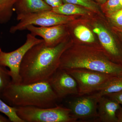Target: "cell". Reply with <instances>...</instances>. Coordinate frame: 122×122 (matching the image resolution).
<instances>
[{"label": "cell", "mask_w": 122, "mask_h": 122, "mask_svg": "<svg viewBox=\"0 0 122 122\" xmlns=\"http://www.w3.org/2000/svg\"><path fill=\"white\" fill-rule=\"evenodd\" d=\"M18 116L25 122H75L68 107L57 106L48 108L16 107Z\"/></svg>", "instance_id": "obj_4"}, {"label": "cell", "mask_w": 122, "mask_h": 122, "mask_svg": "<svg viewBox=\"0 0 122 122\" xmlns=\"http://www.w3.org/2000/svg\"><path fill=\"white\" fill-rule=\"evenodd\" d=\"M17 20L18 23L10 29L11 33L26 30V27L30 25L47 27L68 24L73 20V18L72 16L62 15L50 11L17 15Z\"/></svg>", "instance_id": "obj_5"}, {"label": "cell", "mask_w": 122, "mask_h": 122, "mask_svg": "<svg viewBox=\"0 0 122 122\" xmlns=\"http://www.w3.org/2000/svg\"><path fill=\"white\" fill-rule=\"evenodd\" d=\"M17 0H0V24H7L11 20Z\"/></svg>", "instance_id": "obj_15"}, {"label": "cell", "mask_w": 122, "mask_h": 122, "mask_svg": "<svg viewBox=\"0 0 122 122\" xmlns=\"http://www.w3.org/2000/svg\"><path fill=\"white\" fill-rule=\"evenodd\" d=\"M103 5L104 11L108 15L122 9L120 0H107Z\"/></svg>", "instance_id": "obj_20"}, {"label": "cell", "mask_w": 122, "mask_h": 122, "mask_svg": "<svg viewBox=\"0 0 122 122\" xmlns=\"http://www.w3.org/2000/svg\"><path fill=\"white\" fill-rule=\"evenodd\" d=\"M110 21L118 29L122 28V9L109 15Z\"/></svg>", "instance_id": "obj_21"}, {"label": "cell", "mask_w": 122, "mask_h": 122, "mask_svg": "<svg viewBox=\"0 0 122 122\" xmlns=\"http://www.w3.org/2000/svg\"><path fill=\"white\" fill-rule=\"evenodd\" d=\"M1 98L12 107L41 108L56 106L55 102L59 99L48 81L28 84L11 82Z\"/></svg>", "instance_id": "obj_2"}, {"label": "cell", "mask_w": 122, "mask_h": 122, "mask_svg": "<svg viewBox=\"0 0 122 122\" xmlns=\"http://www.w3.org/2000/svg\"><path fill=\"white\" fill-rule=\"evenodd\" d=\"M69 47L61 56L59 69H85L117 77L122 76V65L112 61L102 51L96 49H69Z\"/></svg>", "instance_id": "obj_3"}, {"label": "cell", "mask_w": 122, "mask_h": 122, "mask_svg": "<svg viewBox=\"0 0 122 122\" xmlns=\"http://www.w3.org/2000/svg\"><path fill=\"white\" fill-rule=\"evenodd\" d=\"M11 121L8 118L5 117L0 114V122H10Z\"/></svg>", "instance_id": "obj_25"}, {"label": "cell", "mask_w": 122, "mask_h": 122, "mask_svg": "<svg viewBox=\"0 0 122 122\" xmlns=\"http://www.w3.org/2000/svg\"><path fill=\"white\" fill-rule=\"evenodd\" d=\"M117 122H122V107H120L116 113Z\"/></svg>", "instance_id": "obj_24"}, {"label": "cell", "mask_w": 122, "mask_h": 122, "mask_svg": "<svg viewBox=\"0 0 122 122\" xmlns=\"http://www.w3.org/2000/svg\"><path fill=\"white\" fill-rule=\"evenodd\" d=\"M65 70L76 80L78 88V96L86 95L100 90L112 78L115 77L105 73L85 69Z\"/></svg>", "instance_id": "obj_7"}, {"label": "cell", "mask_w": 122, "mask_h": 122, "mask_svg": "<svg viewBox=\"0 0 122 122\" xmlns=\"http://www.w3.org/2000/svg\"><path fill=\"white\" fill-rule=\"evenodd\" d=\"M98 99L93 94L78 96L76 98L70 101L68 107L71 111L72 117L77 120L98 118Z\"/></svg>", "instance_id": "obj_8"}, {"label": "cell", "mask_w": 122, "mask_h": 122, "mask_svg": "<svg viewBox=\"0 0 122 122\" xmlns=\"http://www.w3.org/2000/svg\"><path fill=\"white\" fill-rule=\"evenodd\" d=\"M48 81L59 99L68 95H78L76 80L65 70L59 68Z\"/></svg>", "instance_id": "obj_9"}, {"label": "cell", "mask_w": 122, "mask_h": 122, "mask_svg": "<svg viewBox=\"0 0 122 122\" xmlns=\"http://www.w3.org/2000/svg\"><path fill=\"white\" fill-rule=\"evenodd\" d=\"M118 30H120V32H121L122 33V28L118 29Z\"/></svg>", "instance_id": "obj_28"}, {"label": "cell", "mask_w": 122, "mask_h": 122, "mask_svg": "<svg viewBox=\"0 0 122 122\" xmlns=\"http://www.w3.org/2000/svg\"><path fill=\"white\" fill-rule=\"evenodd\" d=\"M11 82L9 70L5 67L0 65V98L6 87Z\"/></svg>", "instance_id": "obj_18"}, {"label": "cell", "mask_w": 122, "mask_h": 122, "mask_svg": "<svg viewBox=\"0 0 122 122\" xmlns=\"http://www.w3.org/2000/svg\"><path fill=\"white\" fill-rule=\"evenodd\" d=\"M69 46L65 41L54 47L46 46L44 41L32 46L21 63L20 83L48 81L59 69L61 56Z\"/></svg>", "instance_id": "obj_1"}, {"label": "cell", "mask_w": 122, "mask_h": 122, "mask_svg": "<svg viewBox=\"0 0 122 122\" xmlns=\"http://www.w3.org/2000/svg\"><path fill=\"white\" fill-rule=\"evenodd\" d=\"M120 107L114 99L106 96L100 97L98 103V118L101 122H117L116 113Z\"/></svg>", "instance_id": "obj_11"}, {"label": "cell", "mask_w": 122, "mask_h": 122, "mask_svg": "<svg viewBox=\"0 0 122 122\" xmlns=\"http://www.w3.org/2000/svg\"><path fill=\"white\" fill-rule=\"evenodd\" d=\"M120 4L122 6V0H120Z\"/></svg>", "instance_id": "obj_29"}, {"label": "cell", "mask_w": 122, "mask_h": 122, "mask_svg": "<svg viewBox=\"0 0 122 122\" xmlns=\"http://www.w3.org/2000/svg\"><path fill=\"white\" fill-rule=\"evenodd\" d=\"M16 107L11 106L0 98V113L4 114L12 122H25L18 116Z\"/></svg>", "instance_id": "obj_16"}, {"label": "cell", "mask_w": 122, "mask_h": 122, "mask_svg": "<svg viewBox=\"0 0 122 122\" xmlns=\"http://www.w3.org/2000/svg\"><path fill=\"white\" fill-rule=\"evenodd\" d=\"M73 32L75 36L81 41L88 43L94 42V37L91 31L84 25L77 26L74 29Z\"/></svg>", "instance_id": "obj_17"}, {"label": "cell", "mask_w": 122, "mask_h": 122, "mask_svg": "<svg viewBox=\"0 0 122 122\" xmlns=\"http://www.w3.org/2000/svg\"><path fill=\"white\" fill-rule=\"evenodd\" d=\"M122 90V76L114 77L102 89L94 94L98 98Z\"/></svg>", "instance_id": "obj_14"}, {"label": "cell", "mask_w": 122, "mask_h": 122, "mask_svg": "<svg viewBox=\"0 0 122 122\" xmlns=\"http://www.w3.org/2000/svg\"><path fill=\"white\" fill-rule=\"evenodd\" d=\"M120 37H121V39H122V33L121 32H120Z\"/></svg>", "instance_id": "obj_27"}, {"label": "cell", "mask_w": 122, "mask_h": 122, "mask_svg": "<svg viewBox=\"0 0 122 122\" xmlns=\"http://www.w3.org/2000/svg\"><path fill=\"white\" fill-rule=\"evenodd\" d=\"M60 25L47 27L30 25L26 30L34 36L41 37L46 46L54 47L62 42L61 39L66 34V25Z\"/></svg>", "instance_id": "obj_10"}, {"label": "cell", "mask_w": 122, "mask_h": 122, "mask_svg": "<svg viewBox=\"0 0 122 122\" xmlns=\"http://www.w3.org/2000/svg\"><path fill=\"white\" fill-rule=\"evenodd\" d=\"M64 3L77 5L94 11L98 10L97 5L92 0H62Z\"/></svg>", "instance_id": "obj_19"}, {"label": "cell", "mask_w": 122, "mask_h": 122, "mask_svg": "<svg viewBox=\"0 0 122 122\" xmlns=\"http://www.w3.org/2000/svg\"><path fill=\"white\" fill-rule=\"evenodd\" d=\"M49 6L52 8L60 6L63 4L62 0H43Z\"/></svg>", "instance_id": "obj_23"}, {"label": "cell", "mask_w": 122, "mask_h": 122, "mask_svg": "<svg viewBox=\"0 0 122 122\" xmlns=\"http://www.w3.org/2000/svg\"><path fill=\"white\" fill-rule=\"evenodd\" d=\"M43 41V39H38L30 33L26 35L25 43L16 50L7 52L0 48V65L9 68L12 82L20 83V67L24 56L32 46Z\"/></svg>", "instance_id": "obj_6"}, {"label": "cell", "mask_w": 122, "mask_h": 122, "mask_svg": "<svg viewBox=\"0 0 122 122\" xmlns=\"http://www.w3.org/2000/svg\"><path fill=\"white\" fill-rule=\"evenodd\" d=\"M52 11L61 15L69 16L87 15L89 12V9L85 7L69 3H63L60 6L52 8Z\"/></svg>", "instance_id": "obj_13"}, {"label": "cell", "mask_w": 122, "mask_h": 122, "mask_svg": "<svg viewBox=\"0 0 122 122\" xmlns=\"http://www.w3.org/2000/svg\"><path fill=\"white\" fill-rule=\"evenodd\" d=\"M52 9L43 0H18L14 7L17 16L52 11Z\"/></svg>", "instance_id": "obj_12"}, {"label": "cell", "mask_w": 122, "mask_h": 122, "mask_svg": "<svg viewBox=\"0 0 122 122\" xmlns=\"http://www.w3.org/2000/svg\"><path fill=\"white\" fill-rule=\"evenodd\" d=\"M117 102L122 105V90L117 93L110 94L106 96Z\"/></svg>", "instance_id": "obj_22"}, {"label": "cell", "mask_w": 122, "mask_h": 122, "mask_svg": "<svg viewBox=\"0 0 122 122\" xmlns=\"http://www.w3.org/2000/svg\"><path fill=\"white\" fill-rule=\"evenodd\" d=\"M97 1L102 4H104L107 1V0H96Z\"/></svg>", "instance_id": "obj_26"}]
</instances>
